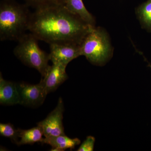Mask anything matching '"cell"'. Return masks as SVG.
<instances>
[{
  "mask_svg": "<svg viewBox=\"0 0 151 151\" xmlns=\"http://www.w3.org/2000/svg\"><path fill=\"white\" fill-rule=\"evenodd\" d=\"M145 60H146L145 59ZM148 62V67H150V68H151V64H150V63H149L148 62Z\"/></svg>",
  "mask_w": 151,
  "mask_h": 151,
  "instance_id": "obj_17",
  "label": "cell"
},
{
  "mask_svg": "<svg viewBox=\"0 0 151 151\" xmlns=\"http://www.w3.org/2000/svg\"><path fill=\"white\" fill-rule=\"evenodd\" d=\"M95 139L92 136L86 137V139L81 144L77 151H92L94 150Z\"/></svg>",
  "mask_w": 151,
  "mask_h": 151,
  "instance_id": "obj_16",
  "label": "cell"
},
{
  "mask_svg": "<svg viewBox=\"0 0 151 151\" xmlns=\"http://www.w3.org/2000/svg\"><path fill=\"white\" fill-rule=\"evenodd\" d=\"M38 40L31 33L25 34L18 41L15 47V55L25 65L36 69L43 77L49 66V55L42 50Z\"/></svg>",
  "mask_w": 151,
  "mask_h": 151,
  "instance_id": "obj_4",
  "label": "cell"
},
{
  "mask_svg": "<svg viewBox=\"0 0 151 151\" xmlns=\"http://www.w3.org/2000/svg\"><path fill=\"white\" fill-rule=\"evenodd\" d=\"M26 4L2 0L0 4V39L18 41L28 31L31 13Z\"/></svg>",
  "mask_w": 151,
  "mask_h": 151,
  "instance_id": "obj_2",
  "label": "cell"
},
{
  "mask_svg": "<svg viewBox=\"0 0 151 151\" xmlns=\"http://www.w3.org/2000/svg\"><path fill=\"white\" fill-rule=\"evenodd\" d=\"M50 45V60L52 63L67 66L73 59L81 55L80 45L74 43H52Z\"/></svg>",
  "mask_w": 151,
  "mask_h": 151,
  "instance_id": "obj_7",
  "label": "cell"
},
{
  "mask_svg": "<svg viewBox=\"0 0 151 151\" xmlns=\"http://www.w3.org/2000/svg\"><path fill=\"white\" fill-rule=\"evenodd\" d=\"M136 12L142 27L151 32V0L140 5Z\"/></svg>",
  "mask_w": 151,
  "mask_h": 151,
  "instance_id": "obj_13",
  "label": "cell"
},
{
  "mask_svg": "<svg viewBox=\"0 0 151 151\" xmlns=\"http://www.w3.org/2000/svg\"><path fill=\"white\" fill-rule=\"evenodd\" d=\"M20 98L17 84L7 81L0 75V103L1 105H13L19 104Z\"/></svg>",
  "mask_w": 151,
  "mask_h": 151,
  "instance_id": "obj_9",
  "label": "cell"
},
{
  "mask_svg": "<svg viewBox=\"0 0 151 151\" xmlns=\"http://www.w3.org/2000/svg\"><path fill=\"white\" fill-rule=\"evenodd\" d=\"M81 141L78 138L71 139L64 135L44 138L42 144H46L52 147V151H62L67 149L73 150L80 145Z\"/></svg>",
  "mask_w": 151,
  "mask_h": 151,
  "instance_id": "obj_10",
  "label": "cell"
},
{
  "mask_svg": "<svg viewBox=\"0 0 151 151\" xmlns=\"http://www.w3.org/2000/svg\"><path fill=\"white\" fill-rule=\"evenodd\" d=\"M64 108L63 101L60 97L57 105L43 121L39 122L38 126L41 128L45 137L65 135L63 124Z\"/></svg>",
  "mask_w": 151,
  "mask_h": 151,
  "instance_id": "obj_5",
  "label": "cell"
},
{
  "mask_svg": "<svg viewBox=\"0 0 151 151\" xmlns=\"http://www.w3.org/2000/svg\"><path fill=\"white\" fill-rule=\"evenodd\" d=\"M81 55L92 64L105 65L113 54V50L107 33L100 27H92L80 45Z\"/></svg>",
  "mask_w": 151,
  "mask_h": 151,
  "instance_id": "obj_3",
  "label": "cell"
},
{
  "mask_svg": "<svg viewBox=\"0 0 151 151\" xmlns=\"http://www.w3.org/2000/svg\"><path fill=\"white\" fill-rule=\"evenodd\" d=\"M20 140L18 146L24 145H33L35 143L42 142L44 138L43 131L40 126L33 127L27 130L18 129Z\"/></svg>",
  "mask_w": 151,
  "mask_h": 151,
  "instance_id": "obj_12",
  "label": "cell"
},
{
  "mask_svg": "<svg viewBox=\"0 0 151 151\" xmlns=\"http://www.w3.org/2000/svg\"><path fill=\"white\" fill-rule=\"evenodd\" d=\"M0 134L3 137L9 138L13 142L17 145L19 140V130L10 123L0 124Z\"/></svg>",
  "mask_w": 151,
  "mask_h": 151,
  "instance_id": "obj_15",
  "label": "cell"
},
{
  "mask_svg": "<svg viewBox=\"0 0 151 151\" xmlns=\"http://www.w3.org/2000/svg\"><path fill=\"white\" fill-rule=\"evenodd\" d=\"M63 6L69 12L78 16L87 24L95 26V19L86 9L82 0H65Z\"/></svg>",
  "mask_w": 151,
  "mask_h": 151,
  "instance_id": "obj_11",
  "label": "cell"
},
{
  "mask_svg": "<svg viewBox=\"0 0 151 151\" xmlns=\"http://www.w3.org/2000/svg\"><path fill=\"white\" fill-rule=\"evenodd\" d=\"M92 27L60 5L35 9L31 13L28 31L38 40L49 44L81 45Z\"/></svg>",
  "mask_w": 151,
  "mask_h": 151,
  "instance_id": "obj_1",
  "label": "cell"
},
{
  "mask_svg": "<svg viewBox=\"0 0 151 151\" xmlns=\"http://www.w3.org/2000/svg\"><path fill=\"white\" fill-rule=\"evenodd\" d=\"M19 95V104L28 107L42 105L45 100L47 93L41 81L37 84L21 82L17 84Z\"/></svg>",
  "mask_w": 151,
  "mask_h": 151,
  "instance_id": "obj_6",
  "label": "cell"
},
{
  "mask_svg": "<svg viewBox=\"0 0 151 151\" xmlns=\"http://www.w3.org/2000/svg\"><path fill=\"white\" fill-rule=\"evenodd\" d=\"M26 4L29 7L37 9L64 5L65 0H24Z\"/></svg>",
  "mask_w": 151,
  "mask_h": 151,
  "instance_id": "obj_14",
  "label": "cell"
},
{
  "mask_svg": "<svg viewBox=\"0 0 151 151\" xmlns=\"http://www.w3.org/2000/svg\"><path fill=\"white\" fill-rule=\"evenodd\" d=\"M66 66L58 63H52V65L49 66L45 75L40 81L47 94L56 90L68 78Z\"/></svg>",
  "mask_w": 151,
  "mask_h": 151,
  "instance_id": "obj_8",
  "label": "cell"
}]
</instances>
